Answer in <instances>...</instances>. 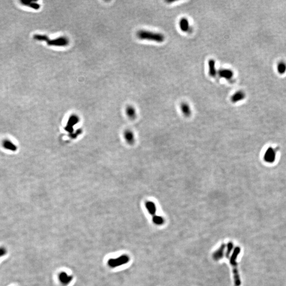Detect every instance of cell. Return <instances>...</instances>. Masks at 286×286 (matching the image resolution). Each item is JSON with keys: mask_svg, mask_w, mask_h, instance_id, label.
<instances>
[{"mask_svg": "<svg viewBox=\"0 0 286 286\" xmlns=\"http://www.w3.org/2000/svg\"><path fill=\"white\" fill-rule=\"evenodd\" d=\"M240 252V247L236 246L234 248L232 254L230 258V264L232 266L233 272L234 274V286H240L241 285L240 276L238 271V262H237V258Z\"/></svg>", "mask_w": 286, "mask_h": 286, "instance_id": "6da1fadb", "label": "cell"}, {"mask_svg": "<svg viewBox=\"0 0 286 286\" xmlns=\"http://www.w3.org/2000/svg\"><path fill=\"white\" fill-rule=\"evenodd\" d=\"M136 36L141 40H146L161 43L165 40V36L162 33L150 31L141 30L137 31Z\"/></svg>", "mask_w": 286, "mask_h": 286, "instance_id": "7a4b0ae2", "label": "cell"}, {"mask_svg": "<svg viewBox=\"0 0 286 286\" xmlns=\"http://www.w3.org/2000/svg\"><path fill=\"white\" fill-rule=\"evenodd\" d=\"M129 261L130 258L127 255H123L117 258L110 259L108 261V264L111 268H116L127 264Z\"/></svg>", "mask_w": 286, "mask_h": 286, "instance_id": "3957f363", "label": "cell"}, {"mask_svg": "<svg viewBox=\"0 0 286 286\" xmlns=\"http://www.w3.org/2000/svg\"><path fill=\"white\" fill-rule=\"evenodd\" d=\"M46 43L48 46L65 47L69 45V41L68 38L64 36H61L53 39H50L48 38Z\"/></svg>", "mask_w": 286, "mask_h": 286, "instance_id": "277c9868", "label": "cell"}, {"mask_svg": "<svg viewBox=\"0 0 286 286\" xmlns=\"http://www.w3.org/2000/svg\"><path fill=\"white\" fill-rule=\"evenodd\" d=\"M276 152L274 148L269 147L264 154V160L267 163H272L275 161Z\"/></svg>", "mask_w": 286, "mask_h": 286, "instance_id": "5b68a950", "label": "cell"}, {"mask_svg": "<svg viewBox=\"0 0 286 286\" xmlns=\"http://www.w3.org/2000/svg\"><path fill=\"white\" fill-rule=\"evenodd\" d=\"M226 248V245L224 243L222 244V245H220V248L212 253V257L213 260L216 261H218L222 259L225 254V250Z\"/></svg>", "mask_w": 286, "mask_h": 286, "instance_id": "8992f818", "label": "cell"}, {"mask_svg": "<svg viewBox=\"0 0 286 286\" xmlns=\"http://www.w3.org/2000/svg\"><path fill=\"white\" fill-rule=\"evenodd\" d=\"M218 75L220 77L224 78L228 81H230L234 77V72L231 69H222L218 71Z\"/></svg>", "mask_w": 286, "mask_h": 286, "instance_id": "52a82bcc", "label": "cell"}, {"mask_svg": "<svg viewBox=\"0 0 286 286\" xmlns=\"http://www.w3.org/2000/svg\"><path fill=\"white\" fill-rule=\"evenodd\" d=\"M179 26L180 30L184 32H188L191 30V27L187 18H181L179 21Z\"/></svg>", "mask_w": 286, "mask_h": 286, "instance_id": "ba28073f", "label": "cell"}, {"mask_svg": "<svg viewBox=\"0 0 286 286\" xmlns=\"http://www.w3.org/2000/svg\"><path fill=\"white\" fill-rule=\"evenodd\" d=\"M146 209L147 210L148 213L152 215V216H154L156 215V211H157V207L156 204L152 201H147L145 204Z\"/></svg>", "mask_w": 286, "mask_h": 286, "instance_id": "9c48e42d", "label": "cell"}, {"mask_svg": "<svg viewBox=\"0 0 286 286\" xmlns=\"http://www.w3.org/2000/svg\"><path fill=\"white\" fill-rule=\"evenodd\" d=\"M208 73L210 77H215L217 74V71L216 67V61L213 59H210L208 61Z\"/></svg>", "mask_w": 286, "mask_h": 286, "instance_id": "30bf717a", "label": "cell"}, {"mask_svg": "<svg viewBox=\"0 0 286 286\" xmlns=\"http://www.w3.org/2000/svg\"><path fill=\"white\" fill-rule=\"evenodd\" d=\"M59 279L61 283L65 285H66L71 282L73 279V277L72 276L67 274L66 272H63L60 273L59 276Z\"/></svg>", "mask_w": 286, "mask_h": 286, "instance_id": "8fae6325", "label": "cell"}, {"mask_svg": "<svg viewBox=\"0 0 286 286\" xmlns=\"http://www.w3.org/2000/svg\"><path fill=\"white\" fill-rule=\"evenodd\" d=\"M245 93L243 91H238L235 92V93L230 98V100L233 103H236L243 100L245 98Z\"/></svg>", "mask_w": 286, "mask_h": 286, "instance_id": "7c38bea8", "label": "cell"}, {"mask_svg": "<svg viewBox=\"0 0 286 286\" xmlns=\"http://www.w3.org/2000/svg\"><path fill=\"white\" fill-rule=\"evenodd\" d=\"M181 110L183 115L186 117H189L191 115V109L189 105L186 102H183L181 104Z\"/></svg>", "mask_w": 286, "mask_h": 286, "instance_id": "4fadbf2b", "label": "cell"}, {"mask_svg": "<svg viewBox=\"0 0 286 286\" xmlns=\"http://www.w3.org/2000/svg\"><path fill=\"white\" fill-rule=\"evenodd\" d=\"M20 2L22 5L32 8L35 10H38L40 7V5L35 1H28L25 0L20 1Z\"/></svg>", "mask_w": 286, "mask_h": 286, "instance_id": "5bb4252c", "label": "cell"}, {"mask_svg": "<svg viewBox=\"0 0 286 286\" xmlns=\"http://www.w3.org/2000/svg\"><path fill=\"white\" fill-rule=\"evenodd\" d=\"M126 112L127 116L130 119H134L136 117V111L135 109L132 105H128V107L126 108Z\"/></svg>", "mask_w": 286, "mask_h": 286, "instance_id": "9a60e30c", "label": "cell"}, {"mask_svg": "<svg viewBox=\"0 0 286 286\" xmlns=\"http://www.w3.org/2000/svg\"><path fill=\"white\" fill-rule=\"evenodd\" d=\"M152 221L155 225L161 226L163 225L165 222V220L163 217L158 215H155L152 216Z\"/></svg>", "mask_w": 286, "mask_h": 286, "instance_id": "2e32d148", "label": "cell"}, {"mask_svg": "<svg viewBox=\"0 0 286 286\" xmlns=\"http://www.w3.org/2000/svg\"><path fill=\"white\" fill-rule=\"evenodd\" d=\"M125 137L126 141L128 142L129 144H133L135 142V136L133 134V132L130 130H127L125 133Z\"/></svg>", "mask_w": 286, "mask_h": 286, "instance_id": "e0dca14e", "label": "cell"}, {"mask_svg": "<svg viewBox=\"0 0 286 286\" xmlns=\"http://www.w3.org/2000/svg\"><path fill=\"white\" fill-rule=\"evenodd\" d=\"M277 71L279 74H283L286 71V64L284 61L279 62L277 65Z\"/></svg>", "mask_w": 286, "mask_h": 286, "instance_id": "ac0fdd59", "label": "cell"}, {"mask_svg": "<svg viewBox=\"0 0 286 286\" xmlns=\"http://www.w3.org/2000/svg\"><path fill=\"white\" fill-rule=\"evenodd\" d=\"M233 248H234V244L232 242H228V244L226 245V251L225 256L227 259H230V255L232 251Z\"/></svg>", "mask_w": 286, "mask_h": 286, "instance_id": "d6986e66", "label": "cell"}, {"mask_svg": "<svg viewBox=\"0 0 286 286\" xmlns=\"http://www.w3.org/2000/svg\"><path fill=\"white\" fill-rule=\"evenodd\" d=\"M6 253H7V250H6L5 248L4 247L0 248V258L3 256H5Z\"/></svg>", "mask_w": 286, "mask_h": 286, "instance_id": "ffe728a7", "label": "cell"}]
</instances>
